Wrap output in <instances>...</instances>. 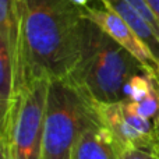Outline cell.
Listing matches in <instances>:
<instances>
[{"label": "cell", "instance_id": "6da1fadb", "mask_svg": "<svg viewBox=\"0 0 159 159\" xmlns=\"http://www.w3.org/2000/svg\"><path fill=\"white\" fill-rule=\"evenodd\" d=\"M85 18L70 0H20V32L13 57L16 98L38 78L66 80L82 48Z\"/></svg>", "mask_w": 159, "mask_h": 159}, {"label": "cell", "instance_id": "7a4b0ae2", "mask_svg": "<svg viewBox=\"0 0 159 159\" xmlns=\"http://www.w3.org/2000/svg\"><path fill=\"white\" fill-rule=\"evenodd\" d=\"M147 69L103 30L85 20L81 55L64 81L92 103L124 101V87Z\"/></svg>", "mask_w": 159, "mask_h": 159}, {"label": "cell", "instance_id": "3957f363", "mask_svg": "<svg viewBox=\"0 0 159 159\" xmlns=\"http://www.w3.org/2000/svg\"><path fill=\"white\" fill-rule=\"evenodd\" d=\"M95 106L64 80L49 84L41 159H74L82 131L98 121Z\"/></svg>", "mask_w": 159, "mask_h": 159}, {"label": "cell", "instance_id": "277c9868", "mask_svg": "<svg viewBox=\"0 0 159 159\" xmlns=\"http://www.w3.org/2000/svg\"><path fill=\"white\" fill-rule=\"evenodd\" d=\"M49 84L48 78L27 84L0 119V135L10 138L16 159H41Z\"/></svg>", "mask_w": 159, "mask_h": 159}, {"label": "cell", "instance_id": "5b68a950", "mask_svg": "<svg viewBox=\"0 0 159 159\" xmlns=\"http://www.w3.org/2000/svg\"><path fill=\"white\" fill-rule=\"evenodd\" d=\"M81 16L85 20H89L93 24H96L101 30H103L112 39H115L119 45L129 50L141 64L147 69L149 74L158 75L159 63L154 57L149 49L145 46L143 41L138 38V35L133 31V28L119 16L112 8L105 7H82Z\"/></svg>", "mask_w": 159, "mask_h": 159}, {"label": "cell", "instance_id": "8992f818", "mask_svg": "<svg viewBox=\"0 0 159 159\" xmlns=\"http://www.w3.org/2000/svg\"><path fill=\"white\" fill-rule=\"evenodd\" d=\"M93 106L101 126H103L112 134L121 151L135 148L154 155V152L157 151L155 138L145 137L130 126L123 115L121 101L113 103H93Z\"/></svg>", "mask_w": 159, "mask_h": 159}, {"label": "cell", "instance_id": "52a82bcc", "mask_svg": "<svg viewBox=\"0 0 159 159\" xmlns=\"http://www.w3.org/2000/svg\"><path fill=\"white\" fill-rule=\"evenodd\" d=\"M120 147L98 120L82 131L75 145L74 159H120Z\"/></svg>", "mask_w": 159, "mask_h": 159}, {"label": "cell", "instance_id": "ba28073f", "mask_svg": "<svg viewBox=\"0 0 159 159\" xmlns=\"http://www.w3.org/2000/svg\"><path fill=\"white\" fill-rule=\"evenodd\" d=\"M101 2L105 7H109L113 11H116L133 28V31L145 43V46L159 63V35L149 25V22L144 18L143 14L127 0H101Z\"/></svg>", "mask_w": 159, "mask_h": 159}, {"label": "cell", "instance_id": "9c48e42d", "mask_svg": "<svg viewBox=\"0 0 159 159\" xmlns=\"http://www.w3.org/2000/svg\"><path fill=\"white\" fill-rule=\"evenodd\" d=\"M16 99V71L14 61L6 42L0 41V116L7 115Z\"/></svg>", "mask_w": 159, "mask_h": 159}, {"label": "cell", "instance_id": "30bf717a", "mask_svg": "<svg viewBox=\"0 0 159 159\" xmlns=\"http://www.w3.org/2000/svg\"><path fill=\"white\" fill-rule=\"evenodd\" d=\"M154 92V82L149 73L135 74L124 87V99L131 102H141Z\"/></svg>", "mask_w": 159, "mask_h": 159}, {"label": "cell", "instance_id": "8fae6325", "mask_svg": "<svg viewBox=\"0 0 159 159\" xmlns=\"http://www.w3.org/2000/svg\"><path fill=\"white\" fill-rule=\"evenodd\" d=\"M127 2H129L131 6H134V7L137 8L141 14H143L144 18L149 22V25H151V27L157 31V34L159 35V21L155 18L154 14L151 13V10H149V7L147 6L145 0H127Z\"/></svg>", "mask_w": 159, "mask_h": 159}, {"label": "cell", "instance_id": "7c38bea8", "mask_svg": "<svg viewBox=\"0 0 159 159\" xmlns=\"http://www.w3.org/2000/svg\"><path fill=\"white\" fill-rule=\"evenodd\" d=\"M120 159H155V157L152 154L147 151H141V149H135V148H129L121 151Z\"/></svg>", "mask_w": 159, "mask_h": 159}, {"label": "cell", "instance_id": "4fadbf2b", "mask_svg": "<svg viewBox=\"0 0 159 159\" xmlns=\"http://www.w3.org/2000/svg\"><path fill=\"white\" fill-rule=\"evenodd\" d=\"M0 148H2L0 159H16V155H14V151H13V145H11V141L8 137L0 135Z\"/></svg>", "mask_w": 159, "mask_h": 159}, {"label": "cell", "instance_id": "5bb4252c", "mask_svg": "<svg viewBox=\"0 0 159 159\" xmlns=\"http://www.w3.org/2000/svg\"><path fill=\"white\" fill-rule=\"evenodd\" d=\"M152 81H154V85L159 93V77L152 74ZM154 137H155V143H157V151L154 152V155H159V116L154 121Z\"/></svg>", "mask_w": 159, "mask_h": 159}, {"label": "cell", "instance_id": "9a60e30c", "mask_svg": "<svg viewBox=\"0 0 159 159\" xmlns=\"http://www.w3.org/2000/svg\"><path fill=\"white\" fill-rule=\"evenodd\" d=\"M145 3L149 7L151 13L155 16V18L159 21V0H145Z\"/></svg>", "mask_w": 159, "mask_h": 159}, {"label": "cell", "instance_id": "2e32d148", "mask_svg": "<svg viewBox=\"0 0 159 159\" xmlns=\"http://www.w3.org/2000/svg\"><path fill=\"white\" fill-rule=\"evenodd\" d=\"M70 2H71L74 6H77V7L82 8V7H87V6L89 4L92 0H70Z\"/></svg>", "mask_w": 159, "mask_h": 159}, {"label": "cell", "instance_id": "e0dca14e", "mask_svg": "<svg viewBox=\"0 0 159 159\" xmlns=\"http://www.w3.org/2000/svg\"><path fill=\"white\" fill-rule=\"evenodd\" d=\"M154 157H155V159H159V155H154Z\"/></svg>", "mask_w": 159, "mask_h": 159}, {"label": "cell", "instance_id": "ac0fdd59", "mask_svg": "<svg viewBox=\"0 0 159 159\" xmlns=\"http://www.w3.org/2000/svg\"><path fill=\"white\" fill-rule=\"evenodd\" d=\"M158 77H159V69H158Z\"/></svg>", "mask_w": 159, "mask_h": 159}]
</instances>
